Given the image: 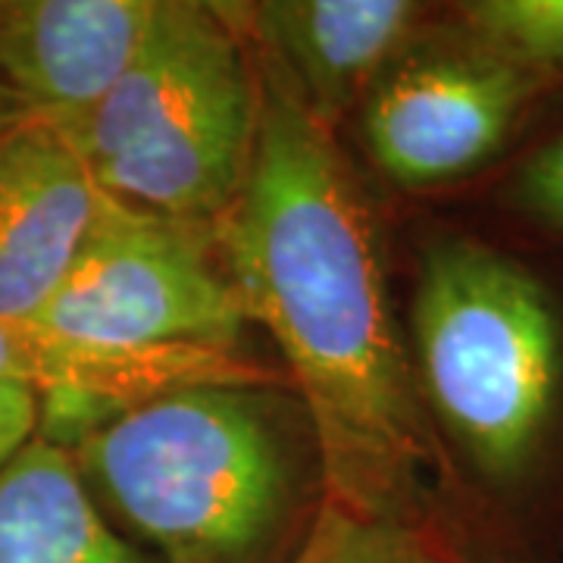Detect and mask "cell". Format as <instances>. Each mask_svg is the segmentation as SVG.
<instances>
[{"instance_id": "9", "label": "cell", "mask_w": 563, "mask_h": 563, "mask_svg": "<svg viewBox=\"0 0 563 563\" xmlns=\"http://www.w3.org/2000/svg\"><path fill=\"white\" fill-rule=\"evenodd\" d=\"M161 0L0 3V85L25 117L66 129L120 81Z\"/></svg>"}, {"instance_id": "7", "label": "cell", "mask_w": 563, "mask_h": 563, "mask_svg": "<svg viewBox=\"0 0 563 563\" xmlns=\"http://www.w3.org/2000/svg\"><path fill=\"white\" fill-rule=\"evenodd\" d=\"M222 10L329 129L369 95L429 20V7L410 0H263Z\"/></svg>"}, {"instance_id": "4", "label": "cell", "mask_w": 563, "mask_h": 563, "mask_svg": "<svg viewBox=\"0 0 563 563\" xmlns=\"http://www.w3.org/2000/svg\"><path fill=\"white\" fill-rule=\"evenodd\" d=\"M257 120L254 57L222 3L161 0L120 81L60 132L103 195L217 225L242 195Z\"/></svg>"}, {"instance_id": "14", "label": "cell", "mask_w": 563, "mask_h": 563, "mask_svg": "<svg viewBox=\"0 0 563 563\" xmlns=\"http://www.w3.org/2000/svg\"><path fill=\"white\" fill-rule=\"evenodd\" d=\"M41 422V401L29 388L0 383V470L35 439Z\"/></svg>"}, {"instance_id": "5", "label": "cell", "mask_w": 563, "mask_h": 563, "mask_svg": "<svg viewBox=\"0 0 563 563\" xmlns=\"http://www.w3.org/2000/svg\"><path fill=\"white\" fill-rule=\"evenodd\" d=\"M32 322L107 347L239 351L244 310L217 225L185 222L103 195L60 288Z\"/></svg>"}, {"instance_id": "11", "label": "cell", "mask_w": 563, "mask_h": 563, "mask_svg": "<svg viewBox=\"0 0 563 563\" xmlns=\"http://www.w3.org/2000/svg\"><path fill=\"white\" fill-rule=\"evenodd\" d=\"M488 179L485 198L514 232L563 247V113L551 120L548 110L536 132Z\"/></svg>"}, {"instance_id": "2", "label": "cell", "mask_w": 563, "mask_h": 563, "mask_svg": "<svg viewBox=\"0 0 563 563\" xmlns=\"http://www.w3.org/2000/svg\"><path fill=\"white\" fill-rule=\"evenodd\" d=\"M407 347L485 561L563 563V261L432 232Z\"/></svg>"}, {"instance_id": "10", "label": "cell", "mask_w": 563, "mask_h": 563, "mask_svg": "<svg viewBox=\"0 0 563 563\" xmlns=\"http://www.w3.org/2000/svg\"><path fill=\"white\" fill-rule=\"evenodd\" d=\"M0 563H157L103 520L79 461L35 435L0 470Z\"/></svg>"}, {"instance_id": "8", "label": "cell", "mask_w": 563, "mask_h": 563, "mask_svg": "<svg viewBox=\"0 0 563 563\" xmlns=\"http://www.w3.org/2000/svg\"><path fill=\"white\" fill-rule=\"evenodd\" d=\"M101 188L54 122L0 132V317L35 320L95 220Z\"/></svg>"}, {"instance_id": "1", "label": "cell", "mask_w": 563, "mask_h": 563, "mask_svg": "<svg viewBox=\"0 0 563 563\" xmlns=\"http://www.w3.org/2000/svg\"><path fill=\"white\" fill-rule=\"evenodd\" d=\"M251 57L257 144L239 201L217 222V244L244 320L279 347L317 439L325 501L439 526L473 563H488L391 317L376 235L335 129L254 47Z\"/></svg>"}, {"instance_id": "13", "label": "cell", "mask_w": 563, "mask_h": 563, "mask_svg": "<svg viewBox=\"0 0 563 563\" xmlns=\"http://www.w3.org/2000/svg\"><path fill=\"white\" fill-rule=\"evenodd\" d=\"M448 20L466 38L563 88V0H470Z\"/></svg>"}, {"instance_id": "12", "label": "cell", "mask_w": 563, "mask_h": 563, "mask_svg": "<svg viewBox=\"0 0 563 563\" xmlns=\"http://www.w3.org/2000/svg\"><path fill=\"white\" fill-rule=\"evenodd\" d=\"M295 563H473L439 526L391 523L325 501Z\"/></svg>"}, {"instance_id": "6", "label": "cell", "mask_w": 563, "mask_h": 563, "mask_svg": "<svg viewBox=\"0 0 563 563\" xmlns=\"http://www.w3.org/2000/svg\"><path fill=\"white\" fill-rule=\"evenodd\" d=\"M561 95L444 13L369 88L363 139L385 176L410 191L479 181L514 157Z\"/></svg>"}, {"instance_id": "3", "label": "cell", "mask_w": 563, "mask_h": 563, "mask_svg": "<svg viewBox=\"0 0 563 563\" xmlns=\"http://www.w3.org/2000/svg\"><path fill=\"white\" fill-rule=\"evenodd\" d=\"M79 470L157 563H295L322 504L320 451L276 385H198L91 426Z\"/></svg>"}, {"instance_id": "15", "label": "cell", "mask_w": 563, "mask_h": 563, "mask_svg": "<svg viewBox=\"0 0 563 563\" xmlns=\"http://www.w3.org/2000/svg\"><path fill=\"white\" fill-rule=\"evenodd\" d=\"M22 117H25V110L20 107V101H16V98L0 85V132H3V129H10L13 122H20Z\"/></svg>"}]
</instances>
